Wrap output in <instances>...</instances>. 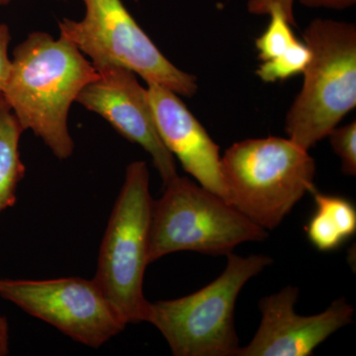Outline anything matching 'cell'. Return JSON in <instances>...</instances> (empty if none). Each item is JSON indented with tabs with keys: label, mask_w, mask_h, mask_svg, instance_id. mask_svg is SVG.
Instances as JSON below:
<instances>
[{
	"label": "cell",
	"mask_w": 356,
	"mask_h": 356,
	"mask_svg": "<svg viewBox=\"0 0 356 356\" xmlns=\"http://www.w3.org/2000/svg\"><path fill=\"white\" fill-rule=\"evenodd\" d=\"M267 236L217 194L177 175L154 201L149 261L177 252L228 255L241 243L262 242Z\"/></svg>",
	"instance_id": "6"
},
{
	"label": "cell",
	"mask_w": 356,
	"mask_h": 356,
	"mask_svg": "<svg viewBox=\"0 0 356 356\" xmlns=\"http://www.w3.org/2000/svg\"><path fill=\"white\" fill-rule=\"evenodd\" d=\"M0 296L90 348H99L126 327L93 280H1Z\"/></svg>",
	"instance_id": "8"
},
{
	"label": "cell",
	"mask_w": 356,
	"mask_h": 356,
	"mask_svg": "<svg viewBox=\"0 0 356 356\" xmlns=\"http://www.w3.org/2000/svg\"><path fill=\"white\" fill-rule=\"evenodd\" d=\"M98 76L70 40L34 32L14 50L2 95L23 130H32L58 159H67L74 149L67 127L70 106Z\"/></svg>",
	"instance_id": "1"
},
{
	"label": "cell",
	"mask_w": 356,
	"mask_h": 356,
	"mask_svg": "<svg viewBox=\"0 0 356 356\" xmlns=\"http://www.w3.org/2000/svg\"><path fill=\"white\" fill-rule=\"evenodd\" d=\"M11 0H0V6H6V4H8Z\"/></svg>",
	"instance_id": "19"
},
{
	"label": "cell",
	"mask_w": 356,
	"mask_h": 356,
	"mask_svg": "<svg viewBox=\"0 0 356 356\" xmlns=\"http://www.w3.org/2000/svg\"><path fill=\"white\" fill-rule=\"evenodd\" d=\"M10 39L8 26L0 24V95H2L7 77L10 72L11 60L7 54Z\"/></svg>",
	"instance_id": "17"
},
{
	"label": "cell",
	"mask_w": 356,
	"mask_h": 356,
	"mask_svg": "<svg viewBox=\"0 0 356 356\" xmlns=\"http://www.w3.org/2000/svg\"><path fill=\"white\" fill-rule=\"evenodd\" d=\"M153 204L147 163L134 161L110 216L93 278L126 325L147 320L149 302L143 283L149 264Z\"/></svg>",
	"instance_id": "5"
},
{
	"label": "cell",
	"mask_w": 356,
	"mask_h": 356,
	"mask_svg": "<svg viewBox=\"0 0 356 356\" xmlns=\"http://www.w3.org/2000/svg\"><path fill=\"white\" fill-rule=\"evenodd\" d=\"M9 327L8 323L3 316L0 315V356L9 353Z\"/></svg>",
	"instance_id": "18"
},
{
	"label": "cell",
	"mask_w": 356,
	"mask_h": 356,
	"mask_svg": "<svg viewBox=\"0 0 356 356\" xmlns=\"http://www.w3.org/2000/svg\"><path fill=\"white\" fill-rule=\"evenodd\" d=\"M99 76L84 86L76 102L111 124L120 135L149 154L163 186L177 177L175 156L159 137L147 88L136 74L114 65L95 67Z\"/></svg>",
	"instance_id": "9"
},
{
	"label": "cell",
	"mask_w": 356,
	"mask_h": 356,
	"mask_svg": "<svg viewBox=\"0 0 356 356\" xmlns=\"http://www.w3.org/2000/svg\"><path fill=\"white\" fill-rule=\"evenodd\" d=\"M81 21L58 22L60 36L88 55L95 67L114 65L132 70L147 83H156L178 95L197 91L195 76L172 64L140 29L122 0H83Z\"/></svg>",
	"instance_id": "7"
},
{
	"label": "cell",
	"mask_w": 356,
	"mask_h": 356,
	"mask_svg": "<svg viewBox=\"0 0 356 356\" xmlns=\"http://www.w3.org/2000/svg\"><path fill=\"white\" fill-rule=\"evenodd\" d=\"M268 15V27L255 41L262 62L257 76L264 83H275L303 74L311 60L310 49L297 40L292 25L278 9H271Z\"/></svg>",
	"instance_id": "12"
},
{
	"label": "cell",
	"mask_w": 356,
	"mask_h": 356,
	"mask_svg": "<svg viewBox=\"0 0 356 356\" xmlns=\"http://www.w3.org/2000/svg\"><path fill=\"white\" fill-rule=\"evenodd\" d=\"M23 131L6 98L0 95V213L16 203L18 184L25 175L19 153Z\"/></svg>",
	"instance_id": "14"
},
{
	"label": "cell",
	"mask_w": 356,
	"mask_h": 356,
	"mask_svg": "<svg viewBox=\"0 0 356 356\" xmlns=\"http://www.w3.org/2000/svg\"><path fill=\"white\" fill-rule=\"evenodd\" d=\"M147 84L156 130L166 149L199 184L226 201L219 146L177 93L156 83Z\"/></svg>",
	"instance_id": "11"
},
{
	"label": "cell",
	"mask_w": 356,
	"mask_h": 356,
	"mask_svg": "<svg viewBox=\"0 0 356 356\" xmlns=\"http://www.w3.org/2000/svg\"><path fill=\"white\" fill-rule=\"evenodd\" d=\"M221 275L193 294L149 304L146 322L161 332L175 356H236L235 307L248 280L273 264L262 254H229Z\"/></svg>",
	"instance_id": "4"
},
{
	"label": "cell",
	"mask_w": 356,
	"mask_h": 356,
	"mask_svg": "<svg viewBox=\"0 0 356 356\" xmlns=\"http://www.w3.org/2000/svg\"><path fill=\"white\" fill-rule=\"evenodd\" d=\"M316 211L305 227L307 238L316 250L332 252L356 232V209L348 199L321 193L314 188Z\"/></svg>",
	"instance_id": "13"
},
{
	"label": "cell",
	"mask_w": 356,
	"mask_h": 356,
	"mask_svg": "<svg viewBox=\"0 0 356 356\" xmlns=\"http://www.w3.org/2000/svg\"><path fill=\"white\" fill-rule=\"evenodd\" d=\"M295 0H248V9L257 15H268L273 8L278 9L292 26L296 25L293 6ZM356 0H300L303 6L325 7V8L344 9L355 3Z\"/></svg>",
	"instance_id": "15"
},
{
	"label": "cell",
	"mask_w": 356,
	"mask_h": 356,
	"mask_svg": "<svg viewBox=\"0 0 356 356\" xmlns=\"http://www.w3.org/2000/svg\"><path fill=\"white\" fill-rule=\"evenodd\" d=\"M220 170L227 202L266 229L277 228L315 188V161L289 138L236 143L222 156Z\"/></svg>",
	"instance_id": "2"
},
{
	"label": "cell",
	"mask_w": 356,
	"mask_h": 356,
	"mask_svg": "<svg viewBox=\"0 0 356 356\" xmlns=\"http://www.w3.org/2000/svg\"><path fill=\"white\" fill-rule=\"evenodd\" d=\"M304 42L311 60L303 88L288 112L285 132L309 151L355 107V25L316 19L304 32Z\"/></svg>",
	"instance_id": "3"
},
{
	"label": "cell",
	"mask_w": 356,
	"mask_h": 356,
	"mask_svg": "<svg viewBox=\"0 0 356 356\" xmlns=\"http://www.w3.org/2000/svg\"><path fill=\"white\" fill-rule=\"evenodd\" d=\"M299 289L287 286L259 301L261 322L254 339L236 356H308L327 337L353 322L355 309L344 297L317 315L300 316Z\"/></svg>",
	"instance_id": "10"
},
{
	"label": "cell",
	"mask_w": 356,
	"mask_h": 356,
	"mask_svg": "<svg viewBox=\"0 0 356 356\" xmlns=\"http://www.w3.org/2000/svg\"><path fill=\"white\" fill-rule=\"evenodd\" d=\"M327 137L337 156L341 159V168L346 175H356V122L341 128H334Z\"/></svg>",
	"instance_id": "16"
}]
</instances>
